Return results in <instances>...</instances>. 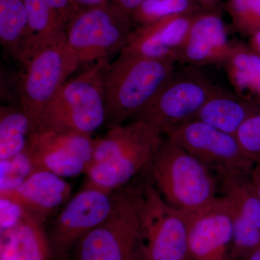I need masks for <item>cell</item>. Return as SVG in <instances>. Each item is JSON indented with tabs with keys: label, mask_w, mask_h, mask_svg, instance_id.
Masks as SVG:
<instances>
[{
	"label": "cell",
	"mask_w": 260,
	"mask_h": 260,
	"mask_svg": "<svg viewBox=\"0 0 260 260\" xmlns=\"http://www.w3.org/2000/svg\"><path fill=\"white\" fill-rule=\"evenodd\" d=\"M164 138L161 130L144 121L109 128L96 139L84 187L107 194L124 187L148 169Z\"/></svg>",
	"instance_id": "6da1fadb"
},
{
	"label": "cell",
	"mask_w": 260,
	"mask_h": 260,
	"mask_svg": "<svg viewBox=\"0 0 260 260\" xmlns=\"http://www.w3.org/2000/svg\"><path fill=\"white\" fill-rule=\"evenodd\" d=\"M170 59L140 55L124 47L104 70L106 123L109 128L133 119L161 90L175 70Z\"/></svg>",
	"instance_id": "7a4b0ae2"
},
{
	"label": "cell",
	"mask_w": 260,
	"mask_h": 260,
	"mask_svg": "<svg viewBox=\"0 0 260 260\" xmlns=\"http://www.w3.org/2000/svg\"><path fill=\"white\" fill-rule=\"evenodd\" d=\"M143 174L168 204L182 211H194L217 197L213 171L166 135Z\"/></svg>",
	"instance_id": "3957f363"
},
{
	"label": "cell",
	"mask_w": 260,
	"mask_h": 260,
	"mask_svg": "<svg viewBox=\"0 0 260 260\" xmlns=\"http://www.w3.org/2000/svg\"><path fill=\"white\" fill-rule=\"evenodd\" d=\"M108 62L109 59L97 61L79 76L67 81L43 110L34 130L92 136L106 123L104 70Z\"/></svg>",
	"instance_id": "277c9868"
},
{
	"label": "cell",
	"mask_w": 260,
	"mask_h": 260,
	"mask_svg": "<svg viewBox=\"0 0 260 260\" xmlns=\"http://www.w3.org/2000/svg\"><path fill=\"white\" fill-rule=\"evenodd\" d=\"M113 194L112 211L77 243L75 260H143L138 183Z\"/></svg>",
	"instance_id": "5b68a950"
},
{
	"label": "cell",
	"mask_w": 260,
	"mask_h": 260,
	"mask_svg": "<svg viewBox=\"0 0 260 260\" xmlns=\"http://www.w3.org/2000/svg\"><path fill=\"white\" fill-rule=\"evenodd\" d=\"M138 188L143 260H192L189 213L168 204L144 175Z\"/></svg>",
	"instance_id": "8992f818"
},
{
	"label": "cell",
	"mask_w": 260,
	"mask_h": 260,
	"mask_svg": "<svg viewBox=\"0 0 260 260\" xmlns=\"http://www.w3.org/2000/svg\"><path fill=\"white\" fill-rule=\"evenodd\" d=\"M198 67L175 68L170 79L155 98L132 119L157 126L164 135L192 120L218 88Z\"/></svg>",
	"instance_id": "52a82bcc"
},
{
	"label": "cell",
	"mask_w": 260,
	"mask_h": 260,
	"mask_svg": "<svg viewBox=\"0 0 260 260\" xmlns=\"http://www.w3.org/2000/svg\"><path fill=\"white\" fill-rule=\"evenodd\" d=\"M131 18L112 3L82 10L67 29L66 43L80 64L109 59L127 45Z\"/></svg>",
	"instance_id": "ba28073f"
},
{
	"label": "cell",
	"mask_w": 260,
	"mask_h": 260,
	"mask_svg": "<svg viewBox=\"0 0 260 260\" xmlns=\"http://www.w3.org/2000/svg\"><path fill=\"white\" fill-rule=\"evenodd\" d=\"M80 64L66 41L39 51L25 64L18 83L20 107L28 115L31 131L41 114Z\"/></svg>",
	"instance_id": "9c48e42d"
},
{
	"label": "cell",
	"mask_w": 260,
	"mask_h": 260,
	"mask_svg": "<svg viewBox=\"0 0 260 260\" xmlns=\"http://www.w3.org/2000/svg\"><path fill=\"white\" fill-rule=\"evenodd\" d=\"M188 153L219 174H250L254 162L243 150L237 137L200 121H190L166 135Z\"/></svg>",
	"instance_id": "30bf717a"
},
{
	"label": "cell",
	"mask_w": 260,
	"mask_h": 260,
	"mask_svg": "<svg viewBox=\"0 0 260 260\" xmlns=\"http://www.w3.org/2000/svg\"><path fill=\"white\" fill-rule=\"evenodd\" d=\"M114 205V194L84 187L64 208L47 234L51 260H67L90 231L107 218Z\"/></svg>",
	"instance_id": "8fae6325"
},
{
	"label": "cell",
	"mask_w": 260,
	"mask_h": 260,
	"mask_svg": "<svg viewBox=\"0 0 260 260\" xmlns=\"http://www.w3.org/2000/svg\"><path fill=\"white\" fill-rule=\"evenodd\" d=\"M95 142L88 135L37 129L29 135L27 150L36 170L75 177L91 166Z\"/></svg>",
	"instance_id": "7c38bea8"
},
{
	"label": "cell",
	"mask_w": 260,
	"mask_h": 260,
	"mask_svg": "<svg viewBox=\"0 0 260 260\" xmlns=\"http://www.w3.org/2000/svg\"><path fill=\"white\" fill-rule=\"evenodd\" d=\"M218 178L223 196L233 210L234 237L229 256L233 260H245L260 247L259 198L249 173H227Z\"/></svg>",
	"instance_id": "4fadbf2b"
},
{
	"label": "cell",
	"mask_w": 260,
	"mask_h": 260,
	"mask_svg": "<svg viewBox=\"0 0 260 260\" xmlns=\"http://www.w3.org/2000/svg\"><path fill=\"white\" fill-rule=\"evenodd\" d=\"M189 213V246L192 260H228L234 237L233 210L217 196Z\"/></svg>",
	"instance_id": "5bb4252c"
},
{
	"label": "cell",
	"mask_w": 260,
	"mask_h": 260,
	"mask_svg": "<svg viewBox=\"0 0 260 260\" xmlns=\"http://www.w3.org/2000/svg\"><path fill=\"white\" fill-rule=\"evenodd\" d=\"M222 10L195 15L177 62L200 67L222 64L232 51Z\"/></svg>",
	"instance_id": "9a60e30c"
},
{
	"label": "cell",
	"mask_w": 260,
	"mask_h": 260,
	"mask_svg": "<svg viewBox=\"0 0 260 260\" xmlns=\"http://www.w3.org/2000/svg\"><path fill=\"white\" fill-rule=\"evenodd\" d=\"M72 186L64 178L47 171H37L15 190L0 194L23 208L25 218L44 227L49 217L67 201Z\"/></svg>",
	"instance_id": "2e32d148"
},
{
	"label": "cell",
	"mask_w": 260,
	"mask_h": 260,
	"mask_svg": "<svg viewBox=\"0 0 260 260\" xmlns=\"http://www.w3.org/2000/svg\"><path fill=\"white\" fill-rule=\"evenodd\" d=\"M197 15H174L136 27L130 34L126 47L140 55L177 62Z\"/></svg>",
	"instance_id": "e0dca14e"
},
{
	"label": "cell",
	"mask_w": 260,
	"mask_h": 260,
	"mask_svg": "<svg viewBox=\"0 0 260 260\" xmlns=\"http://www.w3.org/2000/svg\"><path fill=\"white\" fill-rule=\"evenodd\" d=\"M260 112V106L218 86L191 121H200L236 136L251 116Z\"/></svg>",
	"instance_id": "ac0fdd59"
},
{
	"label": "cell",
	"mask_w": 260,
	"mask_h": 260,
	"mask_svg": "<svg viewBox=\"0 0 260 260\" xmlns=\"http://www.w3.org/2000/svg\"><path fill=\"white\" fill-rule=\"evenodd\" d=\"M0 260H51L44 227L25 218L18 226L0 232Z\"/></svg>",
	"instance_id": "d6986e66"
},
{
	"label": "cell",
	"mask_w": 260,
	"mask_h": 260,
	"mask_svg": "<svg viewBox=\"0 0 260 260\" xmlns=\"http://www.w3.org/2000/svg\"><path fill=\"white\" fill-rule=\"evenodd\" d=\"M223 65L234 92L260 106V56L249 44L238 42Z\"/></svg>",
	"instance_id": "ffe728a7"
},
{
	"label": "cell",
	"mask_w": 260,
	"mask_h": 260,
	"mask_svg": "<svg viewBox=\"0 0 260 260\" xmlns=\"http://www.w3.org/2000/svg\"><path fill=\"white\" fill-rule=\"evenodd\" d=\"M24 3L28 13V39L23 65L39 51L65 42L67 32L46 0H24Z\"/></svg>",
	"instance_id": "44dd1931"
},
{
	"label": "cell",
	"mask_w": 260,
	"mask_h": 260,
	"mask_svg": "<svg viewBox=\"0 0 260 260\" xmlns=\"http://www.w3.org/2000/svg\"><path fill=\"white\" fill-rule=\"evenodd\" d=\"M28 39L24 0H0V42L7 53L22 65L26 59Z\"/></svg>",
	"instance_id": "7402d4cb"
},
{
	"label": "cell",
	"mask_w": 260,
	"mask_h": 260,
	"mask_svg": "<svg viewBox=\"0 0 260 260\" xmlns=\"http://www.w3.org/2000/svg\"><path fill=\"white\" fill-rule=\"evenodd\" d=\"M31 123L20 106L1 107L0 160L13 158L28 148Z\"/></svg>",
	"instance_id": "603a6c76"
},
{
	"label": "cell",
	"mask_w": 260,
	"mask_h": 260,
	"mask_svg": "<svg viewBox=\"0 0 260 260\" xmlns=\"http://www.w3.org/2000/svg\"><path fill=\"white\" fill-rule=\"evenodd\" d=\"M206 11L195 0H145L131 17L135 28L174 15H193Z\"/></svg>",
	"instance_id": "cb8c5ba5"
},
{
	"label": "cell",
	"mask_w": 260,
	"mask_h": 260,
	"mask_svg": "<svg viewBox=\"0 0 260 260\" xmlns=\"http://www.w3.org/2000/svg\"><path fill=\"white\" fill-rule=\"evenodd\" d=\"M223 8L240 35L249 39L260 30V0H226Z\"/></svg>",
	"instance_id": "d4e9b609"
},
{
	"label": "cell",
	"mask_w": 260,
	"mask_h": 260,
	"mask_svg": "<svg viewBox=\"0 0 260 260\" xmlns=\"http://www.w3.org/2000/svg\"><path fill=\"white\" fill-rule=\"evenodd\" d=\"M35 172L28 150L13 158L0 160V194L15 190Z\"/></svg>",
	"instance_id": "484cf974"
},
{
	"label": "cell",
	"mask_w": 260,
	"mask_h": 260,
	"mask_svg": "<svg viewBox=\"0 0 260 260\" xmlns=\"http://www.w3.org/2000/svg\"><path fill=\"white\" fill-rule=\"evenodd\" d=\"M236 137L249 158L254 162L260 159V112L243 124Z\"/></svg>",
	"instance_id": "4316f807"
},
{
	"label": "cell",
	"mask_w": 260,
	"mask_h": 260,
	"mask_svg": "<svg viewBox=\"0 0 260 260\" xmlns=\"http://www.w3.org/2000/svg\"><path fill=\"white\" fill-rule=\"evenodd\" d=\"M25 218L20 205L9 198L0 197V232L18 226Z\"/></svg>",
	"instance_id": "83f0119b"
},
{
	"label": "cell",
	"mask_w": 260,
	"mask_h": 260,
	"mask_svg": "<svg viewBox=\"0 0 260 260\" xmlns=\"http://www.w3.org/2000/svg\"><path fill=\"white\" fill-rule=\"evenodd\" d=\"M58 23L66 30L82 10L73 0H46Z\"/></svg>",
	"instance_id": "f1b7e54d"
},
{
	"label": "cell",
	"mask_w": 260,
	"mask_h": 260,
	"mask_svg": "<svg viewBox=\"0 0 260 260\" xmlns=\"http://www.w3.org/2000/svg\"><path fill=\"white\" fill-rule=\"evenodd\" d=\"M145 0H112V4L131 18Z\"/></svg>",
	"instance_id": "f546056e"
},
{
	"label": "cell",
	"mask_w": 260,
	"mask_h": 260,
	"mask_svg": "<svg viewBox=\"0 0 260 260\" xmlns=\"http://www.w3.org/2000/svg\"><path fill=\"white\" fill-rule=\"evenodd\" d=\"M250 178L260 203V159L254 162L251 171Z\"/></svg>",
	"instance_id": "4dcf8cb0"
},
{
	"label": "cell",
	"mask_w": 260,
	"mask_h": 260,
	"mask_svg": "<svg viewBox=\"0 0 260 260\" xmlns=\"http://www.w3.org/2000/svg\"><path fill=\"white\" fill-rule=\"evenodd\" d=\"M82 10L103 6L112 3V0H73Z\"/></svg>",
	"instance_id": "1f68e13d"
},
{
	"label": "cell",
	"mask_w": 260,
	"mask_h": 260,
	"mask_svg": "<svg viewBox=\"0 0 260 260\" xmlns=\"http://www.w3.org/2000/svg\"><path fill=\"white\" fill-rule=\"evenodd\" d=\"M206 11L222 10L223 8L224 0H195Z\"/></svg>",
	"instance_id": "d6a6232c"
},
{
	"label": "cell",
	"mask_w": 260,
	"mask_h": 260,
	"mask_svg": "<svg viewBox=\"0 0 260 260\" xmlns=\"http://www.w3.org/2000/svg\"><path fill=\"white\" fill-rule=\"evenodd\" d=\"M249 46L260 56V30L249 39Z\"/></svg>",
	"instance_id": "836d02e7"
},
{
	"label": "cell",
	"mask_w": 260,
	"mask_h": 260,
	"mask_svg": "<svg viewBox=\"0 0 260 260\" xmlns=\"http://www.w3.org/2000/svg\"><path fill=\"white\" fill-rule=\"evenodd\" d=\"M245 260H260V247L249 254Z\"/></svg>",
	"instance_id": "e575fe53"
}]
</instances>
